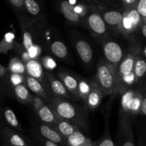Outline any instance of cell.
<instances>
[{
  "mask_svg": "<svg viewBox=\"0 0 146 146\" xmlns=\"http://www.w3.org/2000/svg\"><path fill=\"white\" fill-rule=\"evenodd\" d=\"M4 38L9 41H14V38H15V35L12 32H8L4 35Z\"/></svg>",
  "mask_w": 146,
  "mask_h": 146,
  "instance_id": "obj_41",
  "label": "cell"
},
{
  "mask_svg": "<svg viewBox=\"0 0 146 146\" xmlns=\"http://www.w3.org/2000/svg\"><path fill=\"white\" fill-rule=\"evenodd\" d=\"M14 91L16 97L18 98L19 101L22 103H25V104L31 103L33 96L30 94L29 91L25 86L23 84L14 86Z\"/></svg>",
  "mask_w": 146,
  "mask_h": 146,
  "instance_id": "obj_23",
  "label": "cell"
},
{
  "mask_svg": "<svg viewBox=\"0 0 146 146\" xmlns=\"http://www.w3.org/2000/svg\"><path fill=\"white\" fill-rule=\"evenodd\" d=\"M45 101L58 118L68 121L80 131L88 132L89 125L86 108L53 96H48Z\"/></svg>",
  "mask_w": 146,
  "mask_h": 146,
  "instance_id": "obj_1",
  "label": "cell"
},
{
  "mask_svg": "<svg viewBox=\"0 0 146 146\" xmlns=\"http://www.w3.org/2000/svg\"><path fill=\"white\" fill-rule=\"evenodd\" d=\"M4 118L7 123L10 126V128L19 131V132H23L22 127L21 124L17 120V116L14 111L10 108H5L4 111Z\"/></svg>",
  "mask_w": 146,
  "mask_h": 146,
  "instance_id": "obj_22",
  "label": "cell"
},
{
  "mask_svg": "<svg viewBox=\"0 0 146 146\" xmlns=\"http://www.w3.org/2000/svg\"><path fill=\"white\" fill-rule=\"evenodd\" d=\"M53 128L65 139L71 134H72L76 130L78 129L76 126L68 121L59 118H58Z\"/></svg>",
  "mask_w": 146,
  "mask_h": 146,
  "instance_id": "obj_20",
  "label": "cell"
},
{
  "mask_svg": "<svg viewBox=\"0 0 146 146\" xmlns=\"http://www.w3.org/2000/svg\"><path fill=\"white\" fill-rule=\"evenodd\" d=\"M113 1H119V0H113Z\"/></svg>",
  "mask_w": 146,
  "mask_h": 146,
  "instance_id": "obj_44",
  "label": "cell"
},
{
  "mask_svg": "<svg viewBox=\"0 0 146 146\" xmlns=\"http://www.w3.org/2000/svg\"><path fill=\"white\" fill-rule=\"evenodd\" d=\"M104 97V94L97 85L95 80H91V89L85 101L87 108L91 110L96 109L102 102Z\"/></svg>",
  "mask_w": 146,
  "mask_h": 146,
  "instance_id": "obj_11",
  "label": "cell"
},
{
  "mask_svg": "<svg viewBox=\"0 0 146 146\" xmlns=\"http://www.w3.org/2000/svg\"><path fill=\"white\" fill-rule=\"evenodd\" d=\"M117 141L118 146H135L131 115L123 110L119 113Z\"/></svg>",
  "mask_w": 146,
  "mask_h": 146,
  "instance_id": "obj_3",
  "label": "cell"
},
{
  "mask_svg": "<svg viewBox=\"0 0 146 146\" xmlns=\"http://www.w3.org/2000/svg\"><path fill=\"white\" fill-rule=\"evenodd\" d=\"M74 10L81 18L83 17H85L86 14L87 7L83 4H78V5H74Z\"/></svg>",
  "mask_w": 146,
  "mask_h": 146,
  "instance_id": "obj_35",
  "label": "cell"
},
{
  "mask_svg": "<svg viewBox=\"0 0 146 146\" xmlns=\"http://www.w3.org/2000/svg\"><path fill=\"white\" fill-rule=\"evenodd\" d=\"M76 51L82 61L85 64H89L93 58V51L91 46L84 40H78L76 44Z\"/></svg>",
  "mask_w": 146,
  "mask_h": 146,
  "instance_id": "obj_19",
  "label": "cell"
},
{
  "mask_svg": "<svg viewBox=\"0 0 146 146\" xmlns=\"http://www.w3.org/2000/svg\"><path fill=\"white\" fill-rule=\"evenodd\" d=\"M103 50L106 61L113 68H116L123 58V52L120 44L114 41H106L103 44Z\"/></svg>",
  "mask_w": 146,
  "mask_h": 146,
  "instance_id": "obj_6",
  "label": "cell"
},
{
  "mask_svg": "<svg viewBox=\"0 0 146 146\" xmlns=\"http://www.w3.org/2000/svg\"><path fill=\"white\" fill-rule=\"evenodd\" d=\"M37 141H38V143L41 146H61L58 145V144L52 142V141H48V140H46L39 136L37 137Z\"/></svg>",
  "mask_w": 146,
  "mask_h": 146,
  "instance_id": "obj_38",
  "label": "cell"
},
{
  "mask_svg": "<svg viewBox=\"0 0 146 146\" xmlns=\"http://www.w3.org/2000/svg\"><path fill=\"white\" fill-rule=\"evenodd\" d=\"M1 146H29L19 131L6 127L0 132Z\"/></svg>",
  "mask_w": 146,
  "mask_h": 146,
  "instance_id": "obj_8",
  "label": "cell"
},
{
  "mask_svg": "<svg viewBox=\"0 0 146 146\" xmlns=\"http://www.w3.org/2000/svg\"><path fill=\"white\" fill-rule=\"evenodd\" d=\"M46 80L48 83L50 91L52 92L53 96L64 99L71 98V94L67 91L65 86L58 78L54 76L53 74H47L46 75Z\"/></svg>",
  "mask_w": 146,
  "mask_h": 146,
  "instance_id": "obj_9",
  "label": "cell"
},
{
  "mask_svg": "<svg viewBox=\"0 0 146 146\" xmlns=\"http://www.w3.org/2000/svg\"><path fill=\"white\" fill-rule=\"evenodd\" d=\"M14 41H9L3 38L0 41V54H7L14 48Z\"/></svg>",
  "mask_w": 146,
  "mask_h": 146,
  "instance_id": "obj_31",
  "label": "cell"
},
{
  "mask_svg": "<svg viewBox=\"0 0 146 146\" xmlns=\"http://www.w3.org/2000/svg\"><path fill=\"white\" fill-rule=\"evenodd\" d=\"M25 82L28 89H29L31 92L34 93L37 96L41 97V98L45 100L48 96L47 91L44 86L42 85L41 81L37 80L36 78L31 77L30 76H25Z\"/></svg>",
  "mask_w": 146,
  "mask_h": 146,
  "instance_id": "obj_18",
  "label": "cell"
},
{
  "mask_svg": "<svg viewBox=\"0 0 146 146\" xmlns=\"http://www.w3.org/2000/svg\"><path fill=\"white\" fill-rule=\"evenodd\" d=\"M38 136L51 141L61 146H67L66 139L63 138L53 127L42 123L36 128Z\"/></svg>",
  "mask_w": 146,
  "mask_h": 146,
  "instance_id": "obj_10",
  "label": "cell"
},
{
  "mask_svg": "<svg viewBox=\"0 0 146 146\" xmlns=\"http://www.w3.org/2000/svg\"><path fill=\"white\" fill-rule=\"evenodd\" d=\"M8 69L12 74H19L24 75L26 73L25 64L18 58H13L10 60Z\"/></svg>",
  "mask_w": 146,
  "mask_h": 146,
  "instance_id": "obj_26",
  "label": "cell"
},
{
  "mask_svg": "<svg viewBox=\"0 0 146 146\" xmlns=\"http://www.w3.org/2000/svg\"><path fill=\"white\" fill-rule=\"evenodd\" d=\"M121 98L122 110L130 115H135L140 113L141 104L145 95L140 90L129 88L123 93Z\"/></svg>",
  "mask_w": 146,
  "mask_h": 146,
  "instance_id": "obj_4",
  "label": "cell"
},
{
  "mask_svg": "<svg viewBox=\"0 0 146 146\" xmlns=\"http://www.w3.org/2000/svg\"><path fill=\"white\" fill-rule=\"evenodd\" d=\"M136 10L142 17L144 22L146 21V0H138L136 5Z\"/></svg>",
  "mask_w": 146,
  "mask_h": 146,
  "instance_id": "obj_32",
  "label": "cell"
},
{
  "mask_svg": "<svg viewBox=\"0 0 146 146\" xmlns=\"http://www.w3.org/2000/svg\"><path fill=\"white\" fill-rule=\"evenodd\" d=\"M139 146H145V143H144V142H142L139 144Z\"/></svg>",
  "mask_w": 146,
  "mask_h": 146,
  "instance_id": "obj_43",
  "label": "cell"
},
{
  "mask_svg": "<svg viewBox=\"0 0 146 146\" xmlns=\"http://www.w3.org/2000/svg\"><path fill=\"white\" fill-rule=\"evenodd\" d=\"M91 89V81H88L85 79H81L78 81V94L80 98L85 102L88 93Z\"/></svg>",
  "mask_w": 146,
  "mask_h": 146,
  "instance_id": "obj_27",
  "label": "cell"
},
{
  "mask_svg": "<svg viewBox=\"0 0 146 146\" xmlns=\"http://www.w3.org/2000/svg\"><path fill=\"white\" fill-rule=\"evenodd\" d=\"M24 7L31 15L37 16L39 14V4L35 0H24Z\"/></svg>",
  "mask_w": 146,
  "mask_h": 146,
  "instance_id": "obj_28",
  "label": "cell"
},
{
  "mask_svg": "<svg viewBox=\"0 0 146 146\" xmlns=\"http://www.w3.org/2000/svg\"><path fill=\"white\" fill-rule=\"evenodd\" d=\"M135 55L130 53L126 56L123 57L121 62L115 68L117 81L121 78L133 74V67L135 63Z\"/></svg>",
  "mask_w": 146,
  "mask_h": 146,
  "instance_id": "obj_12",
  "label": "cell"
},
{
  "mask_svg": "<svg viewBox=\"0 0 146 146\" xmlns=\"http://www.w3.org/2000/svg\"><path fill=\"white\" fill-rule=\"evenodd\" d=\"M38 118H40L43 123L46 124L53 127L56 122L58 117L53 111V110L47 105L46 103H44L38 109L36 110Z\"/></svg>",
  "mask_w": 146,
  "mask_h": 146,
  "instance_id": "obj_15",
  "label": "cell"
},
{
  "mask_svg": "<svg viewBox=\"0 0 146 146\" xmlns=\"http://www.w3.org/2000/svg\"><path fill=\"white\" fill-rule=\"evenodd\" d=\"M86 21L88 28L92 34L96 36H104L107 34V25L103 19L101 14L97 11H89L87 8Z\"/></svg>",
  "mask_w": 146,
  "mask_h": 146,
  "instance_id": "obj_7",
  "label": "cell"
},
{
  "mask_svg": "<svg viewBox=\"0 0 146 146\" xmlns=\"http://www.w3.org/2000/svg\"><path fill=\"white\" fill-rule=\"evenodd\" d=\"M53 54L60 58H64L68 56V50L65 44L60 41H55L51 45Z\"/></svg>",
  "mask_w": 146,
  "mask_h": 146,
  "instance_id": "obj_25",
  "label": "cell"
},
{
  "mask_svg": "<svg viewBox=\"0 0 146 146\" xmlns=\"http://www.w3.org/2000/svg\"><path fill=\"white\" fill-rule=\"evenodd\" d=\"M25 80V76L23 74H12L11 73L10 76V81L14 86L22 84Z\"/></svg>",
  "mask_w": 146,
  "mask_h": 146,
  "instance_id": "obj_34",
  "label": "cell"
},
{
  "mask_svg": "<svg viewBox=\"0 0 146 146\" xmlns=\"http://www.w3.org/2000/svg\"><path fill=\"white\" fill-rule=\"evenodd\" d=\"M95 81L102 91L104 96L118 93L115 68L106 60L101 59L97 64Z\"/></svg>",
  "mask_w": 146,
  "mask_h": 146,
  "instance_id": "obj_2",
  "label": "cell"
},
{
  "mask_svg": "<svg viewBox=\"0 0 146 146\" xmlns=\"http://www.w3.org/2000/svg\"><path fill=\"white\" fill-rule=\"evenodd\" d=\"M23 45L26 49V51H28L34 45L32 36L24 27H23Z\"/></svg>",
  "mask_w": 146,
  "mask_h": 146,
  "instance_id": "obj_30",
  "label": "cell"
},
{
  "mask_svg": "<svg viewBox=\"0 0 146 146\" xmlns=\"http://www.w3.org/2000/svg\"><path fill=\"white\" fill-rule=\"evenodd\" d=\"M67 146H96V141L93 142L91 138L86 136L82 131L77 129L66 138Z\"/></svg>",
  "mask_w": 146,
  "mask_h": 146,
  "instance_id": "obj_13",
  "label": "cell"
},
{
  "mask_svg": "<svg viewBox=\"0 0 146 146\" xmlns=\"http://www.w3.org/2000/svg\"><path fill=\"white\" fill-rule=\"evenodd\" d=\"M138 1V0H122L124 4V11L133 8H136Z\"/></svg>",
  "mask_w": 146,
  "mask_h": 146,
  "instance_id": "obj_36",
  "label": "cell"
},
{
  "mask_svg": "<svg viewBox=\"0 0 146 146\" xmlns=\"http://www.w3.org/2000/svg\"><path fill=\"white\" fill-rule=\"evenodd\" d=\"M96 146H118L116 144L114 143L112 138L110 136L108 126H106L103 136L96 141Z\"/></svg>",
  "mask_w": 146,
  "mask_h": 146,
  "instance_id": "obj_29",
  "label": "cell"
},
{
  "mask_svg": "<svg viewBox=\"0 0 146 146\" xmlns=\"http://www.w3.org/2000/svg\"><path fill=\"white\" fill-rule=\"evenodd\" d=\"M123 12V11L120 10L109 9L104 11L101 15L106 24L107 27L118 29L121 23L122 22Z\"/></svg>",
  "mask_w": 146,
  "mask_h": 146,
  "instance_id": "obj_14",
  "label": "cell"
},
{
  "mask_svg": "<svg viewBox=\"0 0 146 146\" xmlns=\"http://www.w3.org/2000/svg\"><path fill=\"white\" fill-rule=\"evenodd\" d=\"M61 11L67 20L72 23H79L81 17L74 10V5L71 4L68 0H64L60 4Z\"/></svg>",
  "mask_w": 146,
  "mask_h": 146,
  "instance_id": "obj_21",
  "label": "cell"
},
{
  "mask_svg": "<svg viewBox=\"0 0 146 146\" xmlns=\"http://www.w3.org/2000/svg\"><path fill=\"white\" fill-rule=\"evenodd\" d=\"M9 2L17 9H22L24 7V0H9Z\"/></svg>",
  "mask_w": 146,
  "mask_h": 146,
  "instance_id": "obj_39",
  "label": "cell"
},
{
  "mask_svg": "<svg viewBox=\"0 0 146 146\" xmlns=\"http://www.w3.org/2000/svg\"><path fill=\"white\" fill-rule=\"evenodd\" d=\"M141 31H142V34L144 38L146 37V24L145 23H143L141 26Z\"/></svg>",
  "mask_w": 146,
  "mask_h": 146,
  "instance_id": "obj_42",
  "label": "cell"
},
{
  "mask_svg": "<svg viewBox=\"0 0 146 146\" xmlns=\"http://www.w3.org/2000/svg\"><path fill=\"white\" fill-rule=\"evenodd\" d=\"M146 71V61L145 58L141 56H135V63L133 67V74L135 76V81L138 82L143 78Z\"/></svg>",
  "mask_w": 146,
  "mask_h": 146,
  "instance_id": "obj_24",
  "label": "cell"
},
{
  "mask_svg": "<svg viewBox=\"0 0 146 146\" xmlns=\"http://www.w3.org/2000/svg\"><path fill=\"white\" fill-rule=\"evenodd\" d=\"M26 72L29 76L36 78L39 81L42 82L44 81V70L41 64H40L37 60L31 58L27 62L25 63Z\"/></svg>",
  "mask_w": 146,
  "mask_h": 146,
  "instance_id": "obj_16",
  "label": "cell"
},
{
  "mask_svg": "<svg viewBox=\"0 0 146 146\" xmlns=\"http://www.w3.org/2000/svg\"><path fill=\"white\" fill-rule=\"evenodd\" d=\"M58 79L64 84L67 91L76 98H79L78 94V81L74 76L67 73H60L58 74Z\"/></svg>",
  "mask_w": 146,
  "mask_h": 146,
  "instance_id": "obj_17",
  "label": "cell"
},
{
  "mask_svg": "<svg viewBox=\"0 0 146 146\" xmlns=\"http://www.w3.org/2000/svg\"><path fill=\"white\" fill-rule=\"evenodd\" d=\"M42 65L46 69L53 70L56 67V63L51 57L46 56L42 58Z\"/></svg>",
  "mask_w": 146,
  "mask_h": 146,
  "instance_id": "obj_33",
  "label": "cell"
},
{
  "mask_svg": "<svg viewBox=\"0 0 146 146\" xmlns=\"http://www.w3.org/2000/svg\"><path fill=\"white\" fill-rule=\"evenodd\" d=\"M27 52L28 53L30 58H34V59H35V58L38 56V54H39L40 50H39V48H38V46H37L36 45L34 44V45L31 48H29Z\"/></svg>",
  "mask_w": 146,
  "mask_h": 146,
  "instance_id": "obj_37",
  "label": "cell"
},
{
  "mask_svg": "<svg viewBox=\"0 0 146 146\" xmlns=\"http://www.w3.org/2000/svg\"><path fill=\"white\" fill-rule=\"evenodd\" d=\"M140 113H141L142 115H145L146 114V98L144 96L143 98L142 101H141V111H140Z\"/></svg>",
  "mask_w": 146,
  "mask_h": 146,
  "instance_id": "obj_40",
  "label": "cell"
},
{
  "mask_svg": "<svg viewBox=\"0 0 146 146\" xmlns=\"http://www.w3.org/2000/svg\"><path fill=\"white\" fill-rule=\"evenodd\" d=\"M122 22L117 29L123 34H131L141 27L144 22L142 17L136 10V8L123 11Z\"/></svg>",
  "mask_w": 146,
  "mask_h": 146,
  "instance_id": "obj_5",
  "label": "cell"
}]
</instances>
